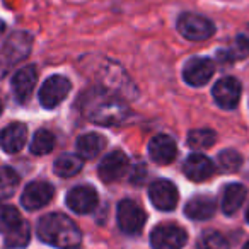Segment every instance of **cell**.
I'll return each mask as SVG.
<instances>
[{"instance_id":"cell-1","label":"cell","mask_w":249,"mask_h":249,"mask_svg":"<svg viewBox=\"0 0 249 249\" xmlns=\"http://www.w3.org/2000/svg\"><path fill=\"white\" fill-rule=\"evenodd\" d=\"M80 111L89 121L103 126H111L124 121L130 114V107L113 90L104 87H94L80 97Z\"/></svg>"},{"instance_id":"cell-2","label":"cell","mask_w":249,"mask_h":249,"mask_svg":"<svg viewBox=\"0 0 249 249\" xmlns=\"http://www.w3.org/2000/svg\"><path fill=\"white\" fill-rule=\"evenodd\" d=\"M38 235L46 244L60 249H75L82 241L75 222L63 213H48L39 218Z\"/></svg>"},{"instance_id":"cell-3","label":"cell","mask_w":249,"mask_h":249,"mask_svg":"<svg viewBox=\"0 0 249 249\" xmlns=\"http://www.w3.org/2000/svg\"><path fill=\"white\" fill-rule=\"evenodd\" d=\"M31 36L26 35V33H14L0 48V77L4 75L11 67L24 60L28 53L31 52Z\"/></svg>"},{"instance_id":"cell-4","label":"cell","mask_w":249,"mask_h":249,"mask_svg":"<svg viewBox=\"0 0 249 249\" xmlns=\"http://www.w3.org/2000/svg\"><path fill=\"white\" fill-rule=\"evenodd\" d=\"M118 218V227L124 232V234H139L145 225V212L132 200H123L118 205L116 212Z\"/></svg>"},{"instance_id":"cell-5","label":"cell","mask_w":249,"mask_h":249,"mask_svg":"<svg viewBox=\"0 0 249 249\" xmlns=\"http://www.w3.org/2000/svg\"><path fill=\"white\" fill-rule=\"evenodd\" d=\"M178 31L190 41H203L213 35L212 21L198 14H183L178 19Z\"/></svg>"},{"instance_id":"cell-6","label":"cell","mask_w":249,"mask_h":249,"mask_svg":"<svg viewBox=\"0 0 249 249\" xmlns=\"http://www.w3.org/2000/svg\"><path fill=\"white\" fill-rule=\"evenodd\" d=\"M188 241L186 231L179 225L164 224L152 231L150 244L154 249H181Z\"/></svg>"},{"instance_id":"cell-7","label":"cell","mask_w":249,"mask_h":249,"mask_svg":"<svg viewBox=\"0 0 249 249\" xmlns=\"http://www.w3.org/2000/svg\"><path fill=\"white\" fill-rule=\"evenodd\" d=\"M70 82L62 75H53L50 79L45 80V84L39 89V103L43 107H52L58 106L63 99L67 97V94L70 92Z\"/></svg>"},{"instance_id":"cell-8","label":"cell","mask_w":249,"mask_h":249,"mask_svg":"<svg viewBox=\"0 0 249 249\" xmlns=\"http://www.w3.org/2000/svg\"><path fill=\"white\" fill-rule=\"evenodd\" d=\"M241 82L234 77H224L217 80V84L212 89L213 99L222 109H234L237 107L239 99H241Z\"/></svg>"},{"instance_id":"cell-9","label":"cell","mask_w":249,"mask_h":249,"mask_svg":"<svg viewBox=\"0 0 249 249\" xmlns=\"http://www.w3.org/2000/svg\"><path fill=\"white\" fill-rule=\"evenodd\" d=\"M149 196L152 205L157 208V210L162 212H171L176 208L178 200H179V195H178V190L171 181L167 179H157L150 184L149 190Z\"/></svg>"},{"instance_id":"cell-10","label":"cell","mask_w":249,"mask_h":249,"mask_svg":"<svg viewBox=\"0 0 249 249\" xmlns=\"http://www.w3.org/2000/svg\"><path fill=\"white\" fill-rule=\"evenodd\" d=\"M55 190L50 183L46 181H33L22 191L21 201L28 210H38L43 208L53 200Z\"/></svg>"},{"instance_id":"cell-11","label":"cell","mask_w":249,"mask_h":249,"mask_svg":"<svg viewBox=\"0 0 249 249\" xmlns=\"http://www.w3.org/2000/svg\"><path fill=\"white\" fill-rule=\"evenodd\" d=\"M213 62L210 58H203V56H195V58L188 60L186 65L183 69V79L186 84L193 87L205 86L213 75Z\"/></svg>"},{"instance_id":"cell-12","label":"cell","mask_w":249,"mask_h":249,"mask_svg":"<svg viewBox=\"0 0 249 249\" xmlns=\"http://www.w3.org/2000/svg\"><path fill=\"white\" fill-rule=\"evenodd\" d=\"M128 157L124 156L121 150L107 154L99 164V178L104 183H114L121 179L128 171Z\"/></svg>"},{"instance_id":"cell-13","label":"cell","mask_w":249,"mask_h":249,"mask_svg":"<svg viewBox=\"0 0 249 249\" xmlns=\"http://www.w3.org/2000/svg\"><path fill=\"white\" fill-rule=\"evenodd\" d=\"M97 191L90 186H77L67 195V207L75 213H90L97 207Z\"/></svg>"},{"instance_id":"cell-14","label":"cell","mask_w":249,"mask_h":249,"mask_svg":"<svg viewBox=\"0 0 249 249\" xmlns=\"http://www.w3.org/2000/svg\"><path fill=\"white\" fill-rule=\"evenodd\" d=\"M149 154L150 159L157 164H171L178 156V147L176 142L171 139L169 135H157L150 140L149 143Z\"/></svg>"},{"instance_id":"cell-15","label":"cell","mask_w":249,"mask_h":249,"mask_svg":"<svg viewBox=\"0 0 249 249\" xmlns=\"http://www.w3.org/2000/svg\"><path fill=\"white\" fill-rule=\"evenodd\" d=\"M183 173L188 179L200 183V181H205L213 176L215 166L208 157L203 156V154H193V156L188 157L186 162H184Z\"/></svg>"},{"instance_id":"cell-16","label":"cell","mask_w":249,"mask_h":249,"mask_svg":"<svg viewBox=\"0 0 249 249\" xmlns=\"http://www.w3.org/2000/svg\"><path fill=\"white\" fill-rule=\"evenodd\" d=\"M28 139V128L22 123H12L0 132V147L7 154H18Z\"/></svg>"},{"instance_id":"cell-17","label":"cell","mask_w":249,"mask_h":249,"mask_svg":"<svg viewBox=\"0 0 249 249\" xmlns=\"http://www.w3.org/2000/svg\"><path fill=\"white\" fill-rule=\"evenodd\" d=\"M36 80H38V72H36L35 65L24 67L12 77V90H14V96L18 97L19 103L28 101L36 86Z\"/></svg>"},{"instance_id":"cell-18","label":"cell","mask_w":249,"mask_h":249,"mask_svg":"<svg viewBox=\"0 0 249 249\" xmlns=\"http://www.w3.org/2000/svg\"><path fill=\"white\" fill-rule=\"evenodd\" d=\"M215 210H217V203L213 198L207 195L191 198L184 207V213L193 220H208L210 217H213Z\"/></svg>"},{"instance_id":"cell-19","label":"cell","mask_w":249,"mask_h":249,"mask_svg":"<svg viewBox=\"0 0 249 249\" xmlns=\"http://www.w3.org/2000/svg\"><path fill=\"white\" fill-rule=\"evenodd\" d=\"M246 195H248V190L239 183H232L229 186H225L224 195H222V210H224V213L225 215L237 213L239 208L244 203Z\"/></svg>"},{"instance_id":"cell-20","label":"cell","mask_w":249,"mask_h":249,"mask_svg":"<svg viewBox=\"0 0 249 249\" xmlns=\"http://www.w3.org/2000/svg\"><path fill=\"white\" fill-rule=\"evenodd\" d=\"M104 139L97 133H86V135L79 137L77 140V154H79L82 159H94V157L99 156V152H103Z\"/></svg>"},{"instance_id":"cell-21","label":"cell","mask_w":249,"mask_h":249,"mask_svg":"<svg viewBox=\"0 0 249 249\" xmlns=\"http://www.w3.org/2000/svg\"><path fill=\"white\" fill-rule=\"evenodd\" d=\"M84 166V159L79 156V154H63L58 159L55 160V174L62 178H70L75 176Z\"/></svg>"},{"instance_id":"cell-22","label":"cell","mask_w":249,"mask_h":249,"mask_svg":"<svg viewBox=\"0 0 249 249\" xmlns=\"http://www.w3.org/2000/svg\"><path fill=\"white\" fill-rule=\"evenodd\" d=\"M215 139H217V135H215L213 130H208V128L191 130L188 133V145L195 150H205L213 145Z\"/></svg>"},{"instance_id":"cell-23","label":"cell","mask_w":249,"mask_h":249,"mask_svg":"<svg viewBox=\"0 0 249 249\" xmlns=\"http://www.w3.org/2000/svg\"><path fill=\"white\" fill-rule=\"evenodd\" d=\"M55 143H56V140L52 132H48V130H39V132H36L35 139L31 140L29 149H31V152L35 154V156H46V154H50L55 149Z\"/></svg>"},{"instance_id":"cell-24","label":"cell","mask_w":249,"mask_h":249,"mask_svg":"<svg viewBox=\"0 0 249 249\" xmlns=\"http://www.w3.org/2000/svg\"><path fill=\"white\" fill-rule=\"evenodd\" d=\"M21 213H19L18 208L11 207V205H2L0 203V231L4 232V235L7 232L14 231L18 225L22 224Z\"/></svg>"},{"instance_id":"cell-25","label":"cell","mask_w":249,"mask_h":249,"mask_svg":"<svg viewBox=\"0 0 249 249\" xmlns=\"http://www.w3.org/2000/svg\"><path fill=\"white\" fill-rule=\"evenodd\" d=\"M4 237H5V244H7L9 248H16V249L24 248L29 242V239H31V227H29L28 222H22L14 231L7 232Z\"/></svg>"},{"instance_id":"cell-26","label":"cell","mask_w":249,"mask_h":249,"mask_svg":"<svg viewBox=\"0 0 249 249\" xmlns=\"http://www.w3.org/2000/svg\"><path fill=\"white\" fill-rule=\"evenodd\" d=\"M19 184V174L12 167H0V198H9Z\"/></svg>"},{"instance_id":"cell-27","label":"cell","mask_w":249,"mask_h":249,"mask_svg":"<svg viewBox=\"0 0 249 249\" xmlns=\"http://www.w3.org/2000/svg\"><path fill=\"white\" fill-rule=\"evenodd\" d=\"M241 164H242V157L235 150L229 149L218 154V167L224 173H235L241 167Z\"/></svg>"},{"instance_id":"cell-28","label":"cell","mask_w":249,"mask_h":249,"mask_svg":"<svg viewBox=\"0 0 249 249\" xmlns=\"http://www.w3.org/2000/svg\"><path fill=\"white\" fill-rule=\"evenodd\" d=\"M225 55H227L229 58H232V60L246 58V56L249 55V26L241 33V35H237V38H235L232 48L229 50Z\"/></svg>"},{"instance_id":"cell-29","label":"cell","mask_w":249,"mask_h":249,"mask_svg":"<svg viewBox=\"0 0 249 249\" xmlns=\"http://www.w3.org/2000/svg\"><path fill=\"white\" fill-rule=\"evenodd\" d=\"M200 249H229V242L220 232L208 231L200 237Z\"/></svg>"},{"instance_id":"cell-30","label":"cell","mask_w":249,"mask_h":249,"mask_svg":"<svg viewBox=\"0 0 249 249\" xmlns=\"http://www.w3.org/2000/svg\"><path fill=\"white\" fill-rule=\"evenodd\" d=\"M246 220H248V224H249V207H248V210H246Z\"/></svg>"},{"instance_id":"cell-31","label":"cell","mask_w":249,"mask_h":249,"mask_svg":"<svg viewBox=\"0 0 249 249\" xmlns=\"http://www.w3.org/2000/svg\"><path fill=\"white\" fill-rule=\"evenodd\" d=\"M2 31H4V22L0 21V35H2Z\"/></svg>"},{"instance_id":"cell-32","label":"cell","mask_w":249,"mask_h":249,"mask_svg":"<svg viewBox=\"0 0 249 249\" xmlns=\"http://www.w3.org/2000/svg\"><path fill=\"white\" fill-rule=\"evenodd\" d=\"M242 249H249V241L246 242V244H244V248H242Z\"/></svg>"},{"instance_id":"cell-33","label":"cell","mask_w":249,"mask_h":249,"mask_svg":"<svg viewBox=\"0 0 249 249\" xmlns=\"http://www.w3.org/2000/svg\"><path fill=\"white\" fill-rule=\"evenodd\" d=\"M0 114H2V101H0Z\"/></svg>"}]
</instances>
